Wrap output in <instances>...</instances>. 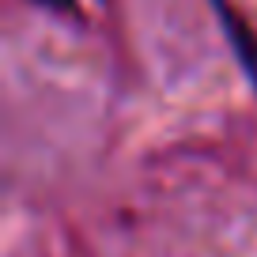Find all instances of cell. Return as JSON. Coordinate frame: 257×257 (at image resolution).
Returning <instances> with one entry per match:
<instances>
[{"label": "cell", "mask_w": 257, "mask_h": 257, "mask_svg": "<svg viewBox=\"0 0 257 257\" xmlns=\"http://www.w3.org/2000/svg\"><path fill=\"white\" fill-rule=\"evenodd\" d=\"M208 4H212V12H216L219 27H223L227 46L234 49V61H238L242 76L249 80V87H253V95H257V31L249 27L246 16L234 12L231 0H208Z\"/></svg>", "instance_id": "6da1fadb"}, {"label": "cell", "mask_w": 257, "mask_h": 257, "mask_svg": "<svg viewBox=\"0 0 257 257\" xmlns=\"http://www.w3.org/2000/svg\"><path fill=\"white\" fill-rule=\"evenodd\" d=\"M27 4H34V8L49 12V16H80V0H27Z\"/></svg>", "instance_id": "7a4b0ae2"}]
</instances>
